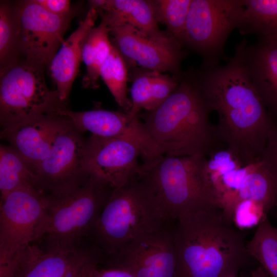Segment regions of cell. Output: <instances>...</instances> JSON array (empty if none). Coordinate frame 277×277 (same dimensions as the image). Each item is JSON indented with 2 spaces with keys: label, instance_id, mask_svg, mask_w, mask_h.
<instances>
[{
  "label": "cell",
  "instance_id": "30bf717a",
  "mask_svg": "<svg viewBox=\"0 0 277 277\" xmlns=\"http://www.w3.org/2000/svg\"><path fill=\"white\" fill-rule=\"evenodd\" d=\"M15 2L18 26V59L45 69L49 68L65 41V33L76 10L57 15L34 0Z\"/></svg>",
  "mask_w": 277,
  "mask_h": 277
},
{
  "label": "cell",
  "instance_id": "8992f818",
  "mask_svg": "<svg viewBox=\"0 0 277 277\" xmlns=\"http://www.w3.org/2000/svg\"><path fill=\"white\" fill-rule=\"evenodd\" d=\"M114 188L91 173L82 184L47 195L48 206L39 238L45 248H74L91 233Z\"/></svg>",
  "mask_w": 277,
  "mask_h": 277
},
{
  "label": "cell",
  "instance_id": "8fae6325",
  "mask_svg": "<svg viewBox=\"0 0 277 277\" xmlns=\"http://www.w3.org/2000/svg\"><path fill=\"white\" fill-rule=\"evenodd\" d=\"M64 118L49 154L35 172L39 188L47 195L75 187L91 174L87 163V140Z\"/></svg>",
  "mask_w": 277,
  "mask_h": 277
},
{
  "label": "cell",
  "instance_id": "4dcf8cb0",
  "mask_svg": "<svg viewBox=\"0 0 277 277\" xmlns=\"http://www.w3.org/2000/svg\"><path fill=\"white\" fill-rule=\"evenodd\" d=\"M260 160L277 179V125L274 124L268 136Z\"/></svg>",
  "mask_w": 277,
  "mask_h": 277
},
{
  "label": "cell",
  "instance_id": "1f68e13d",
  "mask_svg": "<svg viewBox=\"0 0 277 277\" xmlns=\"http://www.w3.org/2000/svg\"><path fill=\"white\" fill-rule=\"evenodd\" d=\"M48 12L57 15H65L74 11L68 0H34Z\"/></svg>",
  "mask_w": 277,
  "mask_h": 277
},
{
  "label": "cell",
  "instance_id": "3957f363",
  "mask_svg": "<svg viewBox=\"0 0 277 277\" xmlns=\"http://www.w3.org/2000/svg\"><path fill=\"white\" fill-rule=\"evenodd\" d=\"M210 112L195 81L184 79L163 104L141 116L161 154L207 156L219 141Z\"/></svg>",
  "mask_w": 277,
  "mask_h": 277
},
{
  "label": "cell",
  "instance_id": "5bb4252c",
  "mask_svg": "<svg viewBox=\"0 0 277 277\" xmlns=\"http://www.w3.org/2000/svg\"><path fill=\"white\" fill-rule=\"evenodd\" d=\"M113 44L125 60L141 68L169 72L179 76L185 55L182 45L173 37L160 39L145 36L133 28L122 25L109 28Z\"/></svg>",
  "mask_w": 277,
  "mask_h": 277
},
{
  "label": "cell",
  "instance_id": "ffe728a7",
  "mask_svg": "<svg viewBox=\"0 0 277 277\" xmlns=\"http://www.w3.org/2000/svg\"><path fill=\"white\" fill-rule=\"evenodd\" d=\"M88 2L89 7L97 10L109 28L127 25L149 37L160 39L173 37L160 29L151 1L92 0Z\"/></svg>",
  "mask_w": 277,
  "mask_h": 277
},
{
  "label": "cell",
  "instance_id": "d6a6232c",
  "mask_svg": "<svg viewBox=\"0 0 277 277\" xmlns=\"http://www.w3.org/2000/svg\"><path fill=\"white\" fill-rule=\"evenodd\" d=\"M88 277H134L128 272L114 268H99L96 265L91 270Z\"/></svg>",
  "mask_w": 277,
  "mask_h": 277
},
{
  "label": "cell",
  "instance_id": "6da1fadb",
  "mask_svg": "<svg viewBox=\"0 0 277 277\" xmlns=\"http://www.w3.org/2000/svg\"><path fill=\"white\" fill-rule=\"evenodd\" d=\"M194 81L210 111L218 115V141L244 165L260 160L274 123L239 50L225 65L206 67Z\"/></svg>",
  "mask_w": 277,
  "mask_h": 277
},
{
  "label": "cell",
  "instance_id": "e575fe53",
  "mask_svg": "<svg viewBox=\"0 0 277 277\" xmlns=\"http://www.w3.org/2000/svg\"><path fill=\"white\" fill-rule=\"evenodd\" d=\"M225 277H237L236 275H228V276H225Z\"/></svg>",
  "mask_w": 277,
  "mask_h": 277
},
{
  "label": "cell",
  "instance_id": "277c9868",
  "mask_svg": "<svg viewBox=\"0 0 277 277\" xmlns=\"http://www.w3.org/2000/svg\"><path fill=\"white\" fill-rule=\"evenodd\" d=\"M142 160L134 175L153 195L166 220L219 207L205 175L206 156L159 154Z\"/></svg>",
  "mask_w": 277,
  "mask_h": 277
},
{
  "label": "cell",
  "instance_id": "83f0119b",
  "mask_svg": "<svg viewBox=\"0 0 277 277\" xmlns=\"http://www.w3.org/2000/svg\"><path fill=\"white\" fill-rule=\"evenodd\" d=\"M18 26L15 2H0V69L18 59Z\"/></svg>",
  "mask_w": 277,
  "mask_h": 277
},
{
  "label": "cell",
  "instance_id": "7c38bea8",
  "mask_svg": "<svg viewBox=\"0 0 277 277\" xmlns=\"http://www.w3.org/2000/svg\"><path fill=\"white\" fill-rule=\"evenodd\" d=\"M159 155L145 143L130 137L108 138L91 135L87 140L88 170L113 188L125 185L135 174L143 157Z\"/></svg>",
  "mask_w": 277,
  "mask_h": 277
},
{
  "label": "cell",
  "instance_id": "4316f807",
  "mask_svg": "<svg viewBox=\"0 0 277 277\" xmlns=\"http://www.w3.org/2000/svg\"><path fill=\"white\" fill-rule=\"evenodd\" d=\"M100 77L118 105L127 113L131 107L127 96V68L126 61L113 43L110 55L101 68Z\"/></svg>",
  "mask_w": 277,
  "mask_h": 277
},
{
  "label": "cell",
  "instance_id": "484cf974",
  "mask_svg": "<svg viewBox=\"0 0 277 277\" xmlns=\"http://www.w3.org/2000/svg\"><path fill=\"white\" fill-rule=\"evenodd\" d=\"M257 226L253 237L246 244L248 252L270 277H277V229L267 216Z\"/></svg>",
  "mask_w": 277,
  "mask_h": 277
},
{
  "label": "cell",
  "instance_id": "44dd1931",
  "mask_svg": "<svg viewBox=\"0 0 277 277\" xmlns=\"http://www.w3.org/2000/svg\"><path fill=\"white\" fill-rule=\"evenodd\" d=\"M178 76L138 68L132 72L130 89L131 107L127 112L131 117L139 116L142 109L153 110L175 91L180 82Z\"/></svg>",
  "mask_w": 277,
  "mask_h": 277
},
{
  "label": "cell",
  "instance_id": "9c48e42d",
  "mask_svg": "<svg viewBox=\"0 0 277 277\" xmlns=\"http://www.w3.org/2000/svg\"><path fill=\"white\" fill-rule=\"evenodd\" d=\"M243 0H192L183 45L203 55L206 67L217 65L226 41L241 25Z\"/></svg>",
  "mask_w": 277,
  "mask_h": 277
},
{
  "label": "cell",
  "instance_id": "5b68a950",
  "mask_svg": "<svg viewBox=\"0 0 277 277\" xmlns=\"http://www.w3.org/2000/svg\"><path fill=\"white\" fill-rule=\"evenodd\" d=\"M165 220L155 199L134 175L114 188L91 233L97 248L111 256L137 237L162 228Z\"/></svg>",
  "mask_w": 277,
  "mask_h": 277
},
{
  "label": "cell",
  "instance_id": "52a82bcc",
  "mask_svg": "<svg viewBox=\"0 0 277 277\" xmlns=\"http://www.w3.org/2000/svg\"><path fill=\"white\" fill-rule=\"evenodd\" d=\"M45 69L18 59L0 69V123L2 129L67 108L56 90L47 86Z\"/></svg>",
  "mask_w": 277,
  "mask_h": 277
},
{
  "label": "cell",
  "instance_id": "f1b7e54d",
  "mask_svg": "<svg viewBox=\"0 0 277 277\" xmlns=\"http://www.w3.org/2000/svg\"><path fill=\"white\" fill-rule=\"evenodd\" d=\"M192 1H151L157 23L165 25L168 33L182 46Z\"/></svg>",
  "mask_w": 277,
  "mask_h": 277
},
{
  "label": "cell",
  "instance_id": "d4e9b609",
  "mask_svg": "<svg viewBox=\"0 0 277 277\" xmlns=\"http://www.w3.org/2000/svg\"><path fill=\"white\" fill-rule=\"evenodd\" d=\"M29 187L35 188L41 190L36 175L12 147L1 145V195L12 191Z\"/></svg>",
  "mask_w": 277,
  "mask_h": 277
},
{
  "label": "cell",
  "instance_id": "836d02e7",
  "mask_svg": "<svg viewBox=\"0 0 277 277\" xmlns=\"http://www.w3.org/2000/svg\"><path fill=\"white\" fill-rule=\"evenodd\" d=\"M251 277H270V276L260 266L251 272Z\"/></svg>",
  "mask_w": 277,
  "mask_h": 277
},
{
  "label": "cell",
  "instance_id": "cb8c5ba5",
  "mask_svg": "<svg viewBox=\"0 0 277 277\" xmlns=\"http://www.w3.org/2000/svg\"><path fill=\"white\" fill-rule=\"evenodd\" d=\"M109 34L107 23L102 20L97 26L91 29L86 40L82 53V61L86 67L82 80V86L85 88L96 89L99 86L101 68L113 48Z\"/></svg>",
  "mask_w": 277,
  "mask_h": 277
},
{
  "label": "cell",
  "instance_id": "f546056e",
  "mask_svg": "<svg viewBox=\"0 0 277 277\" xmlns=\"http://www.w3.org/2000/svg\"><path fill=\"white\" fill-rule=\"evenodd\" d=\"M267 216L261 205L251 200H243L234 206L231 215V222L239 228L248 229L258 226Z\"/></svg>",
  "mask_w": 277,
  "mask_h": 277
},
{
  "label": "cell",
  "instance_id": "ba28073f",
  "mask_svg": "<svg viewBox=\"0 0 277 277\" xmlns=\"http://www.w3.org/2000/svg\"><path fill=\"white\" fill-rule=\"evenodd\" d=\"M47 206V195L35 188H22L1 195V270L14 272L24 251L38 240Z\"/></svg>",
  "mask_w": 277,
  "mask_h": 277
},
{
  "label": "cell",
  "instance_id": "2e32d148",
  "mask_svg": "<svg viewBox=\"0 0 277 277\" xmlns=\"http://www.w3.org/2000/svg\"><path fill=\"white\" fill-rule=\"evenodd\" d=\"M64 119L57 114L42 116L12 127L2 129L1 138L8 142L35 174L49 154Z\"/></svg>",
  "mask_w": 277,
  "mask_h": 277
},
{
  "label": "cell",
  "instance_id": "4fadbf2b",
  "mask_svg": "<svg viewBox=\"0 0 277 277\" xmlns=\"http://www.w3.org/2000/svg\"><path fill=\"white\" fill-rule=\"evenodd\" d=\"M106 268L125 270L134 277H175L173 234L162 227L133 240L110 256Z\"/></svg>",
  "mask_w": 277,
  "mask_h": 277
},
{
  "label": "cell",
  "instance_id": "7a4b0ae2",
  "mask_svg": "<svg viewBox=\"0 0 277 277\" xmlns=\"http://www.w3.org/2000/svg\"><path fill=\"white\" fill-rule=\"evenodd\" d=\"M177 220L175 277L236 275L250 255L242 233L220 208L201 209Z\"/></svg>",
  "mask_w": 277,
  "mask_h": 277
},
{
  "label": "cell",
  "instance_id": "d6986e66",
  "mask_svg": "<svg viewBox=\"0 0 277 277\" xmlns=\"http://www.w3.org/2000/svg\"><path fill=\"white\" fill-rule=\"evenodd\" d=\"M98 16L97 10L90 7L77 29L64 41L53 57L49 69L60 100L67 101L82 61L86 40Z\"/></svg>",
  "mask_w": 277,
  "mask_h": 277
},
{
  "label": "cell",
  "instance_id": "e0dca14e",
  "mask_svg": "<svg viewBox=\"0 0 277 277\" xmlns=\"http://www.w3.org/2000/svg\"><path fill=\"white\" fill-rule=\"evenodd\" d=\"M56 114L67 118L81 133L89 131L92 135L103 137H132L157 150L139 116L133 118L127 112L102 109L76 112L67 108Z\"/></svg>",
  "mask_w": 277,
  "mask_h": 277
},
{
  "label": "cell",
  "instance_id": "603a6c76",
  "mask_svg": "<svg viewBox=\"0 0 277 277\" xmlns=\"http://www.w3.org/2000/svg\"><path fill=\"white\" fill-rule=\"evenodd\" d=\"M238 28L241 34H254L259 42L277 44V0H243Z\"/></svg>",
  "mask_w": 277,
  "mask_h": 277
},
{
  "label": "cell",
  "instance_id": "7402d4cb",
  "mask_svg": "<svg viewBox=\"0 0 277 277\" xmlns=\"http://www.w3.org/2000/svg\"><path fill=\"white\" fill-rule=\"evenodd\" d=\"M243 200L256 202L262 206L266 213L277 205V179L260 160L251 164L240 188L228 206L222 211L230 222H231L234 206Z\"/></svg>",
  "mask_w": 277,
  "mask_h": 277
},
{
  "label": "cell",
  "instance_id": "ac0fdd59",
  "mask_svg": "<svg viewBox=\"0 0 277 277\" xmlns=\"http://www.w3.org/2000/svg\"><path fill=\"white\" fill-rule=\"evenodd\" d=\"M236 48L267 112L277 118V44L243 41Z\"/></svg>",
  "mask_w": 277,
  "mask_h": 277
},
{
  "label": "cell",
  "instance_id": "9a60e30c",
  "mask_svg": "<svg viewBox=\"0 0 277 277\" xmlns=\"http://www.w3.org/2000/svg\"><path fill=\"white\" fill-rule=\"evenodd\" d=\"M99 262L95 248L43 249L32 244L23 252L14 277H88Z\"/></svg>",
  "mask_w": 277,
  "mask_h": 277
}]
</instances>
